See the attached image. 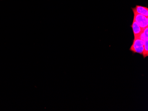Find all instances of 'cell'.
I'll return each mask as SVG.
<instances>
[{
  "label": "cell",
  "mask_w": 148,
  "mask_h": 111,
  "mask_svg": "<svg viewBox=\"0 0 148 111\" xmlns=\"http://www.w3.org/2000/svg\"><path fill=\"white\" fill-rule=\"evenodd\" d=\"M134 14V20L143 29L148 27V17L140 14L135 11L134 8H132Z\"/></svg>",
  "instance_id": "7a4b0ae2"
},
{
  "label": "cell",
  "mask_w": 148,
  "mask_h": 111,
  "mask_svg": "<svg viewBox=\"0 0 148 111\" xmlns=\"http://www.w3.org/2000/svg\"><path fill=\"white\" fill-rule=\"evenodd\" d=\"M134 9L138 14L148 17V8L147 7L137 5Z\"/></svg>",
  "instance_id": "277c9868"
},
{
  "label": "cell",
  "mask_w": 148,
  "mask_h": 111,
  "mask_svg": "<svg viewBox=\"0 0 148 111\" xmlns=\"http://www.w3.org/2000/svg\"><path fill=\"white\" fill-rule=\"evenodd\" d=\"M131 27L133 29L134 38L139 37L140 35L143 32V29L140 28L139 25L134 20H133V23L131 25Z\"/></svg>",
  "instance_id": "3957f363"
},
{
  "label": "cell",
  "mask_w": 148,
  "mask_h": 111,
  "mask_svg": "<svg viewBox=\"0 0 148 111\" xmlns=\"http://www.w3.org/2000/svg\"><path fill=\"white\" fill-rule=\"evenodd\" d=\"M139 38H140L144 42L146 40L148 39V27L145 29L143 31L141 34L140 35Z\"/></svg>",
  "instance_id": "5b68a950"
},
{
  "label": "cell",
  "mask_w": 148,
  "mask_h": 111,
  "mask_svg": "<svg viewBox=\"0 0 148 111\" xmlns=\"http://www.w3.org/2000/svg\"><path fill=\"white\" fill-rule=\"evenodd\" d=\"M144 42L139 37L134 38L133 44L130 47V50L134 53H138L142 55L144 50Z\"/></svg>",
  "instance_id": "6da1fadb"
},
{
  "label": "cell",
  "mask_w": 148,
  "mask_h": 111,
  "mask_svg": "<svg viewBox=\"0 0 148 111\" xmlns=\"http://www.w3.org/2000/svg\"><path fill=\"white\" fill-rule=\"evenodd\" d=\"M143 58H145L148 56V39L144 41V50L143 51Z\"/></svg>",
  "instance_id": "8992f818"
}]
</instances>
